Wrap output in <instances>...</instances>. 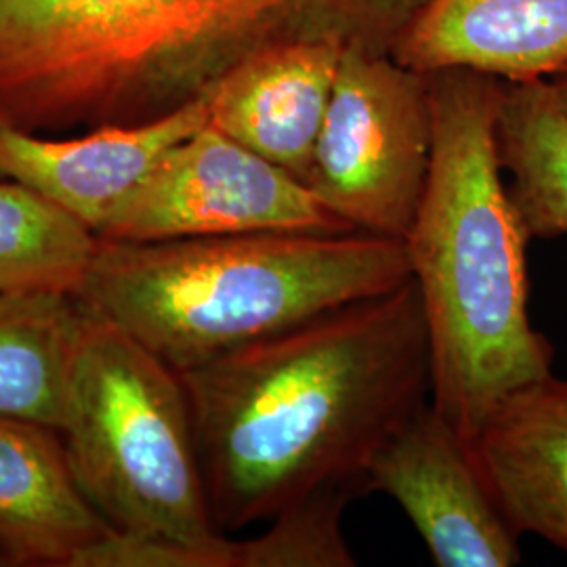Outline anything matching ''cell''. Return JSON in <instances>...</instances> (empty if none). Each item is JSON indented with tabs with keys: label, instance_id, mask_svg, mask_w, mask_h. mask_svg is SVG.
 <instances>
[{
	"label": "cell",
	"instance_id": "1",
	"mask_svg": "<svg viewBox=\"0 0 567 567\" xmlns=\"http://www.w3.org/2000/svg\"><path fill=\"white\" fill-rule=\"evenodd\" d=\"M217 527L271 522L311 498L368 492V466L431 402L414 280L179 372Z\"/></svg>",
	"mask_w": 567,
	"mask_h": 567
},
{
	"label": "cell",
	"instance_id": "2",
	"mask_svg": "<svg viewBox=\"0 0 567 567\" xmlns=\"http://www.w3.org/2000/svg\"><path fill=\"white\" fill-rule=\"evenodd\" d=\"M507 82L471 70L429 74L433 150L405 234L431 349V405L466 442L513 391L553 372L529 320L527 236L498 156Z\"/></svg>",
	"mask_w": 567,
	"mask_h": 567
},
{
	"label": "cell",
	"instance_id": "3",
	"mask_svg": "<svg viewBox=\"0 0 567 567\" xmlns=\"http://www.w3.org/2000/svg\"><path fill=\"white\" fill-rule=\"evenodd\" d=\"M410 278L404 240L360 231L102 238L72 299L185 372Z\"/></svg>",
	"mask_w": 567,
	"mask_h": 567
},
{
	"label": "cell",
	"instance_id": "4",
	"mask_svg": "<svg viewBox=\"0 0 567 567\" xmlns=\"http://www.w3.org/2000/svg\"><path fill=\"white\" fill-rule=\"evenodd\" d=\"M81 311L60 433L84 498L118 532L200 550L208 567H238V543L210 515L182 374Z\"/></svg>",
	"mask_w": 567,
	"mask_h": 567
},
{
	"label": "cell",
	"instance_id": "5",
	"mask_svg": "<svg viewBox=\"0 0 567 567\" xmlns=\"http://www.w3.org/2000/svg\"><path fill=\"white\" fill-rule=\"evenodd\" d=\"M173 110L154 0H0V121L60 133Z\"/></svg>",
	"mask_w": 567,
	"mask_h": 567
},
{
	"label": "cell",
	"instance_id": "6",
	"mask_svg": "<svg viewBox=\"0 0 567 567\" xmlns=\"http://www.w3.org/2000/svg\"><path fill=\"white\" fill-rule=\"evenodd\" d=\"M433 150L429 76L364 49L344 51L305 185L355 231L404 240Z\"/></svg>",
	"mask_w": 567,
	"mask_h": 567
},
{
	"label": "cell",
	"instance_id": "7",
	"mask_svg": "<svg viewBox=\"0 0 567 567\" xmlns=\"http://www.w3.org/2000/svg\"><path fill=\"white\" fill-rule=\"evenodd\" d=\"M265 231L358 234L303 182L206 124L164 154L100 238L156 243Z\"/></svg>",
	"mask_w": 567,
	"mask_h": 567
},
{
	"label": "cell",
	"instance_id": "8",
	"mask_svg": "<svg viewBox=\"0 0 567 567\" xmlns=\"http://www.w3.org/2000/svg\"><path fill=\"white\" fill-rule=\"evenodd\" d=\"M425 0H154L166 79L182 107L269 47L337 39L389 53Z\"/></svg>",
	"mask_w": 567,
	"mask_h": 567
},
{
	"label": "cell",
	"instance_id": "9",
	"mask_svg": "<svg viewBox=\"0 0 567 567\" xmlns=\"http://www.w3.org/2000/svg\"><path fill=\"white\" fill-rule=\"evenodd\" d=\"M368 492H383L402 507L437 567L522 561V536L492 498L468 442L431 402L377 452Z\"/></svg>",
	"mask_w": 567,
	"mask_h": 567
},
{
	"label": "cell",
	"instance_id": "10",
	"mask_svg": "<svg viewBox=\"0 0 567 567\" xmlns=\"http://www.w3.org/2000/svg\"><path fill=\"white\" fill-rule=\"evenodd\" d=\"M208 121V93L163 118L100 126L74 140L41 137L0 121V175L37 189L100 236L107 217L164 154Z\"/></svg>",
	"mask_w": 567,
	"mask_h": 567
},
{
	"label": "cell",
	"instance_id": "11",
	"mask_svg": "<svg viewBox=\"0 0 567 567\" xmlns=\"http://www.w3.org/2000/svg\"><path fill=\"white\" fill-rule=\"evenodd\" d=\"M344 51L311 39L246 58L206 91L208 124L305 183Z\"/></svg>",
	"mask_w": 567,
	"mask_h": 567
},
{
	"label": "cell",
	"instance_id": "12",
	"mask_svg": "<svg viewBox=\"0 0 567 567\" xmlns=\"http://www.w3.org/2000/svg\"><path fill=\"white\" fill-rule=\"evenodd\" d=\"M391 58L425 76L471 70L548 81L567 68V0H425Z\"/></svg>",
	"mask_w": 567,
	"mask_h": 567
},
{
	"label": "cell",
	"instance_id": "13",
	"mask_svg": "<svg viewBox=\"0 0 567 567\" xmlns=\"http://www.w3.org/2000/svg\"><path fill=\"white\" fill-rule=\"evenodd\" d=\"M511 527L567 550V381L553 372L496 405L468 442Z\"/></svg>",
	"mask_w": 567,
	"mask_h": 567
},
{
	"label": "cell",
	"instance_id": "14",
	"mask_svg": "<svg viewBox=\"0 0 567 567\" xmlns=\"http://www.w3.org/2000/svg\"><path fill=\"white\" fill-rule=\"evenodd\" d=\"M110 529L72 475L60 429L0 412V550L11 566L74 567Z\"/></svg>",
	"mask_w": 567,
	"mask_h": 567
},
{
	"label": "cell",
	"instance_id": "15",
	"mask_svg": "<svg viewBox=\"0 0 567 567\" xmlns=\"http://www.w3.org/2000/svg\"><path fill=\"white\" fill-rule=\"evenodd\" d=\"M498 156L532 240L567 236V112L548 81L507 82Z\"/></svg>",
	"mask_w": 567,
	"mask_h": 567
},
{
	"label": "cell",
	"instance_id": "16",
	"mask_svg": "<svg viewBox=\"0 0 567 567\" xmlns=\"http://www.w3.org/2000/svg\"><path fill=\"white\" fill-rule=\"evenodd\" d=\"M82 311L63 295H0V412L60 429Z\"/></svg>",
	"mask_w": 567,
	"mask_h": 567
},
{
	"label": "cell",
	"instance_id": "17",
	"mask_svg": "<svg viewBox=\"0 0 567 567\" xmlns=\"http://www.w3.org/2000/svg\"><path fill=\"white\" fill-rule=\"evenodd\" d=\"M100 240L37 189L0 179V295L74 297Z\"/></svg>",
	"mask_w": 567,
	"mask_h": 567
},
{
	"label": "cell",
	"instance_id": "18",
	"mask_svg": "<svg viewBox=\"0 0 567 567\" xmlns=\"http://www.w3.org/2000/svg\"><path fill=\"white\" fill-rule=\"evenodd\" d=\"M349 503V496L328 494L284 511L264 534L238 543V567L355 566L341 532Z\"/></svg>",
	"mask_w": 567,
	"mask_h": 567
},
{
	"label": "cell",
	"instance_id": "19",
	"mask_svg": "<svg viewBox=\"0 0 567 567\" xmlns=\"http://www.w3.org/2000/svg\"><path fill=\"white\" fill-rule=\"evenodd\" d=\"M548 84H550L557 102L561 103V107L567 112V68H564L559 74L550 76Z\"/></svg>",
	"mask_w": 567,
	"mask_h": 567
},
{
	"label": "cell",
	"instance_id": "20",
	"mask_svg": "<svg viewBox=\"0 0 567 567\" xmlns=\"http://www.w3.org/2000/svg\"><path fill=\"white\" fill-rule=\"evenodd\" d=\"M0 567H13L2 550H0Z\"/></svg>",
	"mask_w": 567,
	"mask_h": 567
}]
</instances>
